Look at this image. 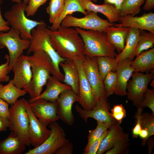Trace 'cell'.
Here are the masks:
<instances>
[{
  "label": "cell",
  "mask_w": 154,
  "mask_h": 154,
  "mask_svg": "<svg viewBox=\"0 0 154 154\" xmlns=\"http://www.w3.org/2000/svg\"><path fill=\"white\" fill-rule=\"evenodd\" d=\"M116 83V72L113 71L109 72L103 81L106 95L107 97L114 93Z\"/></svg>",
  "instance_id": "35"
},
{
  "label": "cell",
  "mask_w": 154,
  "mask_h": 154,
  "mask_svg": "<svg viewBox=\"0 0 154 154\" xmlns=\"http://www.w3.org/2000/svg\"><path fill=\"white\" fill-rule=\"evenodd\" d=\"M147 145L148 153L151 154L154 145V139L153 137H150L147 141Z\"/></svg>",
  "instance_id": "50"
},
{
  "label": "cell",
  "mask_w": 154,
  "mask_h": 154,
  "mask_svg": "<svg viewBox=\"0 0 154 154\" xmlns=\"http://www.w3.org/2000/svg\"><path fill=\"white\" fill-rule=\"evenodd\" d=\"M137 111L133 117L135 119V124L132 129V135L133 138H137L140 131L142 129L141 125V114L143 110V108L139 106L137 107Z\"/></svg>",
  "instance_id": "40"
},
{
  "label": "cell",
  "mask_w": 154,
  "mask_h": 154,
  "mask_svg": "<svg viewBox=\"0 0 154 154\" xmlns=\"http://www.w3.org/2000/svg\"><path fill=\"white\" fill-rule=\"evenodd\" d=\"M2 0H0V4L2 3Z\"/></svg>",
  "instance_id": "56"
},
{
  "label": "cell",
  "mask_w": 154,
  "mask_h": 154,
  "mask_svg": "<svg viewBox=\"0 0 154 154\" xmlns=\"http://www.w3.org/2000/svg\"><path fill=\"white\" fill-rule=\"evenodd\" d=\"M20 32L12 28L7 33L0 34V49L6 47L9 54V73L17 58L23 54L24 51L29 48L31 41L21 38Z\"/></svg>",
  "instance_id": "7"
},
{
  "label": "cell",
  "mask_w": 154,
  "mask_h": 154,
  "mask_svg": "<svg viewBox=\"0 0 154 154\" xmlns=\"http://www.w3.org/2000/svg\"><path fill=\"white\" fill-rule=\"evenodd\" d=\"M154 7V0H145L143 9L145 11H149Z\"/></svg>",
  "instance_id": "49"
},
{
  "label": "cell",
  "mask_w": 154,
  "mask_h": 154,
  "mask_svg": "<svg viewBox=\"0 0 154 154\" xmlns=\"http://www.w3.org/2000/svg\"><path fill=\"white\" fill-rule=\"evenodd\" d=\"M141 125L142 129L147 130L150 137L154 134V115L148 112L141 114Z\"/></svg>",
  "instance_id": "36"
},
{
  "label": "cell",
  "mask_w": 154,
  "mask_h": 154,
  "mask_svg": "<svg viewBox=\"0 0 154 154\" xmlns=\"http://www.w3.org/2000/svg\"><path fill=\"white\" fill-rule=\"evenodd\" d=\"M109 129H106L102 135L98 139L95 141L86 150L84 151V154H96L100 144L103 138L106 135Z\"/></svg>",
  "instance_id": "43"
},
{
  "label": "cell",
  "mask_w": 154,
  "mask_h": 154,
  "mask_svg": "<svg viewBox=\"0 0 154 154\" xmlns=\"http://www.w3.org/2000/svg\"><path fill=\"white\" fill-rule=\"evenodd\" d=\"M11 70L14 74L13 82L16 87L23 89L29 85L32 78V72L31 64L25 55L22 54L17 58Z\"/></svg>",
  "instance_id": "17"
},
{
  "label": "cell",
  "mask_w": 154,
  "mask_h": 154,
  "mask_svg": "<svg viewBox=\"0 0 154 154\" xmlns=\"http://www.w3.org/2000/svg\"><path fill=\"white\" fill-rule=\"evenodd\" d=\"M104 4H108L114 5L115 0H104Z\"/></svg>",
  "instance_id": "52"
},
{
  "label": "cell",
  "mask_w": 154,
  "mask_h": 154,
  "mask_svg": "<svg viewBox=\"0 0 154 154\" xmlns=\"http://www.w3.org/2000/svg\"><path fill=\"white\" fill-rule=\"evenodd\" d=\"M47 29L46 24H41L32 30V37L30 40L31 44L27 54H29L33 53L38 49L43 50L52 61L54 71V76L63 82L64 75L60 71L59 64L67 59L61 57L53 47Z\"/></svg>",
  "instance_id": "4"
},
{
  "label": "cell",
  "mask_w": 154,
  "mask_h": 154,
  "mask_svg": "<svg viewBox=\"0 0 154 154\" xmlns=\"http://www.w3.org/2000/svg\"><path fill=\"white\" fill-rule=\"evenodd\" d=\"M10 125L9 120L8 118L0 116V132L7 130Z\"/></svg>",
  "instance_id": "48"
},
{
  "label": "cell",
  "mask_w": 154,
  "mask_h": 154,
  "mask_svg": "<svg viewBox=\"0 0 154 154\" xmlns=\"http://www.w3.org/2000/svg\"><path fill=\"white\" fill-rule=\"evenodd\" d=\"M110 126L101 122L97 121V126L94 129L89 131L88 136V141L84 151L87 149L96 140L100 138L104 131L109 128Z\"/></svg>",
  "instance_id": "34"
},
{
  "label": "cell",
  "mask_w": 154,
  "mask_h": 154,
  "mask_svg": "<svg viewBox=\"0 0 154 154\" xmlns=\"http://www.w3.org/2000/svg\"><path fill=\"white\" fill-rule=\"evenodd\" d=\"M130 29L129 27H116L113 25L108 27L104 31L108 40L119 53L124 47Z\"/></svg>",
  "instance_id": "24"
},
{
  "label": "cell",
  "mask_w": 154,
  "mask_h": 154,
  "mask_svg": "<svg viewBox=\"0 0 154 154\" xmlns=\"http://www.w3.org/2000/svg\"><path fill=\"white\" fill-rule=\"evenodd\" d=\"M48 0H29L25 9L26 16H33L36 14L39 7L45 4Z\"/></svg>",
  "instance_id": "38"
},
{
  "label": "cell",
  "mask_w": 154,
  "mask_h": 154,
  "mask_svg": "<svg viewBox=\"0 0 154 154\" xmlns=\"http://www.w3.org/2000/svg\"><path fill=\"white\" fill-rule=\"evenodd\" d=\"M3 85L2 84H0V90H1V88L3 87Z\"/></svg>",
  "instance_id": "55"
},
{
  "label": "cell",
  "mask_w": 154,
  "mask_h": 154,
  "mask_svg": "<svg viewBox=\"0 0 154 154\" xmlns=\"http://www.w3.org/2000/svg\"><path fill=\"white\" fill-rule=\"evenodd\" d=\"M9 104L0 97V116L8 118H9Z\"/></svg>",
  "instance_id": "45"
},
{
  "label": "cell",
  "mask_w": 154,
  "mask_h": 154,
  "mask_svg": "<svg viewBox=\"0 0 154 154\" xmlns=\"http://www.w3.org/2000/svg\"><path fill=\"white\" fill-rule=\"evenodd\" d=\"M21 0H11V1L13 2L16 3H18L21 1ZM23 2L27 4L29 2V0H23Z\"/></svg>",
  "instance_id": "53"
},
{
  "label": "cell",
  "mask_w": 154,
  "mask_h": 154,
  "mask_svg": "<svg viewBox=\"0 0 154 154\" xmlns=\"http://www.w3.org/2000/svg\"><path fill=\"white\" fill-rule=\"evenodd\" d=\"M83 60L74 61L77 69L79 82L78 103L84 110H92L96 105L97 100L88 81L82 67Z\"/></svg>",
  "instance_id": "13"
},
{
  "label": "cell",
  "mask_w": 154,
  "mask_h": 154,
  "mask_svg": "<svg viewBox=\"0 0 154 154\" xmlns=\"http://www.w3.org/2000/svg\"><path fill=\"white\" fill-rule=\"evenodd\" d=\"M139 106L143 108L147 107L154 115V90L147 88L144 96L143 99Z\"/></svg>",
  "instance_id": "37"
},
{
  "label": "cell",
  "mask_w": 154,
  "mask_h": 154,
  "mask_svg": "<svg viewBox=\"0 0 154 154\" xmlns=\"http://www.w3.org/2000/svg\"><path fill=\"white\" fill-rule=\"evenodd\" d=\"M9 24L3 18L0 8V34L4 32H7L10 29Z\"/></svg>",
  "instance_id": "46"
},
{
  "label": "cell",
  "mask_w": 154,
  "mask_h": 154,
  "mask_svg": "<svg viewBox=\"0 0 154 154\" xmlns=\"http://www.w3.org/2000/svg\"><path fill=\"white\" fill-rule=\"evenodd\" d=\"M25 99L17 100L9 109V129L26 146L31 145L28 134L29 119L25 104Z\"/></svg>",
  "instance_id": "6"
},
{
  "label": "cell",
  "mask_w": 154,
  "mask_h": 154,
  "mask_svg": "<svg viewBox=\"0 0 154 154\" xmlns=\"http://www.w3.org/2000/svg\"><path fill=\"white\" fill-rule=\"evenodd\" d=\"M64 1L65 0H50L46 10L50 23H54L60 17L64 9Z\"/></svg>",
  "instance_id": "33"
},
{
  "label": "cell",
  "mask_w": 154,
  "mask_h": 154,
  "mask_svg": "<svg viewBox=\"0 0 154 154\" xmlns=\"http://www.w3.org/2000/svg\"><path fill=\"white\" fill-rule=\"evenodd\" d=\"M5 58L7 61L4 64H2L0 65V83L8 82L10 80V77L7 75L9 72V55H5Z\"/></svg>",
  "instance_id": "42"
},
{
  "label": "cell",
  "mask_w": 154,
  "mask_h": 154,
  "mask_svg": "<svg viewBox=\"0 0 154 154\" xmlns=\"http://www.w3.org/2000/svg\"><path fill=\"white\" fill-rule=\"evenodd\" d=\"M140 30L137 29L130 28L123 49L115 57L118 63L127 58L133 60V55L138 44Z\"/></svg>",
  "instance_id": "23"
},
{
  "label": "cell",
  "mask_w": 154,
  "mask_h": 154,
  "mask_svg": "<svg viewBox=\"0 0 154 154\" xmlns=\"http://www.w3.org/2000/svg\"><path fill=\"white\" fill-rule=\"evenodd\" d=\"M142 139L141 145L144 146L146 144V141L150 137L149 131L147 129H142L140 131L139 136Z\"/></svg>",
  "instance_id": "47"
},
{
  "label": "cell",
  "mask_w": 154,
  "mask_h": 154,
  "mask_svg": "<svg viewBox=\"0 0 154 154\" xmlns=\"http://www.w3.org/2000/svg\"><path fill=\"white\" fill-rule=\"evenodd\" d=\"M82 67L97 101L100 98L107 97L103 80L99 71L96 57H91L86 55L82 61Z\"/></svg>",
  "instance_id": "12"
},
{
  "label": "cell",
  "mask_w": 154,
  "mask_h": 154,
  "mask_svg": "<svg viewBox=\"0 0 154 154\" xmlns=\"http://www.w3.org/2000/svg\"><path fill=\"white\" fill-rule=\"evenodd\" d=\"M80 1L82 6L86 11L101 13L111 23L118 21L119 15L118 12L114 5L105 4L97 5L90 0H80Z\"/></svg>",
  "instance_id": "22"
},
{
  "label": "cell",
  "mask_w": 154,
  "mask_h": 154,
  "mask_svg": "<svg viewBox=\"0 0 154 154\" xmlns=\"http://www.w3.org/2000/svg\"><path fill=\"white\" fill-rule=\"evenodd\" d=\"M154 76L153 72L146 74L139 72L133 73L132 79L127 84V95L135 106H139L142 101L148 86Z\"/></svg>",
  "instance_id": "10"
},
{
  "label": "cell",
  "mask_w": 154,
  "mask_h": 154,
  "mask_svg": "<svg viewBox=\"0 0 154 154\" xmlns=\"http://www.w3.org/2000/svg\"><path fill=\"white\" fill-rule=\"evenodd\" d=\"M72 144L69 141L58 148L54 153L55 154H71L73 149Z\"/></svg>",
  "instance_id": "44"
},
{
  "label": "cell",
  "mask_w": 154,
  "mask_h": 154,
  "mask_svg": "<svg viewBox=\"0 0 154 154\" xmlns=\"http://www.w3.org/2000/svg\"><path fill=\"white\" fill-rule=\"evenodd\" d=\"M119 23L113 25L116 27L133 28L147 31L154 33V13H144L140 16L130 15L119 16Z\"/></svg>",
  "instance_id": "18"
},
{
  "label": "cell",
  "mask_w": 154,
  "mask_h": 154,
  "mask_svg": "<svg viewBox=\"0 0 154 154\" xmlns=\"http://www.w3.org/2000/svg\"><path fill=\"white\" fill-rule=\"evenodd\" d=\"M64 73V83L70 86L72 90L79 95L78 75L77 68L74 61L66 60L59 64Z\"/></svg>",
  "instance_id": "25"
},
{
  "label": "cell",
  "mask_w": 154,
  "mask_h": 154,
  "mask_svg": "<svg viewBox=\"0 0 154 154\" xmlns=\"http://www.w3.org/2000/svg\"><path fill=\"white\" fill-rule=\"evenodd\" d=\"M75 109L86 123L89 118H93L97 121L106 124L110 127L114 123L117 122L112 117L109 112L111 110V106L106 97L100 98L95 107L90 110H84L78 105L75 106Z\"/></svg>",
  "instance_id": "11"
},
{
  "label": "cell",
  "mask_w": 154,
  "mask_h": 154,
  "mask_svg": "<svg viewBox=\"0 0 154 154\" xmlns=\"http://www.w3.org/2000/svg\"><path fill=\"white\" fill-rule=\"evenodd\" d=\"M29 104L35 116L46 126L59 119L57 114L56 102L38 99L29 103Z\"/></svg>",
  "instance_id": "16"
},
{
  "label": "cell",
  "mask_w": 154,
  "mask_h": 154,
  "mask_svg": "<svg viewBox=\"0 0 154 154\" xmlns=\"http://www.w3.org/2000/svg\"><path fill=\"white\" fill-rule=\"evenodd\" d=\"M27 5L22 1L16 3L5 12L4 16L11 28L20 31L21 38L30 40L32 30L39 25L46 23L43 20L38 21L28 18L25 14Z\"/></svg>",
  "instance_id": "5"
},
{
  "label": "cell",
  "mask_w": 154,
  "mask_h": 154,
  "mask_svg": "<svg viewBox=\"0 0 154 154\" xmlns=\"http://www.w3.org/2000/svg\"><path fill=\"white\" fill-rule=\"evenodd\" d=\"M98 69L104 81L107 74L110 71L115 72L118 64L115 58L107 56L96 57Z\"/></svg>",
  "instance_id": "31"
},
{
  "label": "cell",
  "mask_w": 154,
  "mask_h": 154,
  "mask_svg": "<svg viewBox=\"0 0 154 154\" xmlns=\"http://www.w3.org/2000/svg\"><path fill=\"white\" fill-rule=\"evenodd\" d=\"M55 76H50L46 84L45 90L35 98H30L28 102H32L38 99H42L51 102L55 103L60 95L65 91L71 89L66 84L62 83Z\"/></svg>",
  "instance_id": "21"
},
{
  "label": "cell",
  "mask_w": 154,
  "mask_h": 154,
  "mask_svg": "<svg viewBox=\"0 0 154 154\" xmlns=\"http://www.w3.org/2000/svg\"><path fill=\"white\" fill-rule=\"evenodd\" d=\"M50 133L48 138L40 145L29 149L25 154H53L57 149L69 141L66 138L64 131L56 121L50 124Z\"/></svg>",
  "instance_id": "9"
},
{
  "label": "cell",
  "mask_w": 154,
  "mask_h": 154,
  "mask_svg": "<svg viewBox=\"0 0 154 154\" xmlns=\"http://www.w3.org/2000/svg\"><path fill=\"white\" fill-rule=\"evenodd\" d=\"M84 44L85 55L92 57L107 56L115 58L116 48L108 40L104 32L76 27Z\"/></svg>",
  "instance_id": "3"
},
{
  "label": "cell",
  "mask_w": 154,
  "mask_h": 154,
  "mask_svg": "<svg viewBox=\"0 0 154 154\" xmlns=\"http://www.w3.org/2000/svg\"><path fill=\"white\" fill-rule=\"evenodd\" d=\"M120 125L116 122L109 127L107 134L100 144L97 154H102L118 144L129 142L128 134L123 131Z\"/></svg>",
  "instance_id": "19"
},
{
  "label": "cell",
  "mask_w": 154,
  "mask_h": 154,
  "mask_svg": "<svg viewBox=\"0 0 154 154\" xmlns=\"http://www.w3.org/2000/svg\"><path fill=\"white\" fill-rule=\"evenodd\" d=\"M78 96L71 89L60 94L56 102L57 114L59 119L69 125H72L74 122L72 106L74 102H78Z\"/></svg>",
  "instance_id": "15"
},
{
  "label": "cell",
  "mask_w": 154,
  "mask_h": 154,
  "mask_svg": "<svg viewBox=\"0 0 154 154\" xmlns=\"http://www.w3.org/2000/svg\"><path fill=\"white\" fill-rule=\"evenodd\" d=\"M125 0H115L114 6L118 12L120 10L121 7Z\"/></svg>",
  "instance_id": "51"
},
{
  "label": "cell",
  "mask_w": 154,
  "mask_h": 154,
  "mask_svg": "<svg viewBox=\"0 0 154 154\" xmlns=\"http://www.w3.org/2000/svg\"><path fill=\"white\" fill-rule=\"evenodd\" d=\"M154 44V33L141 30L138 44L134 51V58L141 52L152 48Z\"/></svg>",
  "instance_id": "30"
},
{
  "label": "cell",
  "mask_w": 154,
  "mask_h": 154,
  "mask_svg": "<svg viewBox=\"0 0 154 154\" xmlns=\"http://www.w3.org/2000/svg\"><path fill=\"white\" fill-rule=\"evenodd\" d=\"M47 31L53 47L61 57L72 61L84 59V42L75 28L60 25L56 30L47 28Z\"/></svg>",
  "instance_id": "1"
},
{
  "label": "cell",
  "mask_w": 154,
  "mask_h": 154,
  "mask_svg": "<svg viewBox=\"0 0 154 154\" xmlns=\"http://www.w3.org/2000/svg\"><path fill=\"white\" fill-rule=\"evenodd\" d=\"M133 60L131 66L134 72L149 71L154 68V48L141 52Z\"/></svg>",
  "instance_id": "26"
},
{
  "label": "cell",
  "mask_w": 154,
  "mask_h": 154,
  "mask_svg": "<svg viewBox=\"0 0 154 154\" xmlns=\"http://www.w3.org/2000/svg\"><path fill=\"white\" fill-rule=\"evenodd\" d=\"M126 111L121 104L114 106L111 109L110 114L119 124H121L123 119L126 116Z\"/></svg>",
  "instance_id": "39"
},
{
  "label": "cell",
  "mask_w": 154,
  "mask_h": 154,
  "mask_svg": "<svg viewBox=\"0 0 154 154\" xmlns=\"http://www.w3.org/2000/svg\"><path fill=\"white\" fill-rule=\"evenodd\" d=\"M129 142L118 144L106 151L105 154H127L129 151Z\"/></svg>",
  "instance_id": "41"
},
{
  "label": "cell",
  "mask_w": 154,
  "mask_h": 154,
  "mask_svg": "<svg viewBox=\"0 0 154 154\" xmlns=\"http://www.w3.org/2000/svg\"><path fill=\"white\" fill-rule=\"evenodd\" d=\"M90 0L91 1H92L94 3H96L98 1V0Z\"/></svg>",
  "instance_id": "54"
},
{
  "label": "cell",
  "mask_w": 154,
  "mask_h": 154,
  "mask_svg": "<svg viewBox=\"0 0 154 154\" xmlns=\"http://www.w3.org/2000/svg\"><path fill=\"white\" fill-rule=\"evenodd\" d=\"M27 92L19 89L13 83L12 79L6 85L3 86L0 90V97L11 105H13L18 98L24 96Z\"/></svg>",
  "instance_id": "29"
},
{
  "label": "cell",
  "mask_w": 154,
  "mask_h": 154,
  "mask_svg": "<svg viewBox=\"0 0 154 154\" xmlns=\"http://www.w3.org/2000/svg\"><path fill=\"white\" fill-rule=\"evenodd\" d=\"M25 57L31 64L32 77L29 85L23 89L33 99L41 94L50 74L54 75V71L50 58L42 50L37 49L32 55Z\"/></svg>",
  "instance_id": "2"
},
{
  "label": "cell",
  "mask_w": 154,
  "mask_h": 154,
  "mask_svg": "<svg viewBox=\"0 0 154 154\" xmlns=\"http://www.w3.org/2000/svg\"><path fill=\"white\" fill-rule=\"evenodd\" d=\"M133 60L129 58L119 63L116 69L117 83L114 93L118 96L127 95V86L135 70L131 66Z\"/></svg>",
  "instance_id": "20"
},
{
  "label": "cell",
  "mask_w": 154,
  "mask_h": 154,
  "mask_svg": "<svg viewBox=\"0 0 154 154\" xmlns=\"http://www.w3.org/2000/svg\"><path fill=\"white\" fill-rule=\"evenodd\" d=\"M25 104L29 119L28 134L31 145L34 148L42 144L49 136L51 131L47 126L41 123L35 116L31 109L28 101Z\"/></svg>",
  "instance_id": "14"
},
{
  "label": "cell",
  "mask_w": 154,
  "mask_h": 154,
  "mask_svg": "<svg viewBox=\"0 0 154 154\" xmlns=\"http://www.w3.org/2000/svg\"><path fill=\"white\" fill-rule=\"evenodd\" d=\"M145 0H125L119 11V16L130 15L133 16L139 13L141 7Z\"/></svg>",
  "instance_id": "32"
},
{
  "label": "cell",
  "mask_w": 154,
  "mask_h": 154,
  "mask_svg": "<svg viewBox=\"0 0 154 154\" xmlns=\"http://www.w3.org/2000/svg\"><path fill=\"white\" fill-rule=\"evenodd\" d=\"M86 11L85 16L80 18L75 17L72 15H67L62 20L60 25L66 27H74L84 30L104 32L108 27L113 26L112 23L108 20H104L100 17L97 13Z\"/></svg>",
  "instance_id": "8"
},
{
  "label": "cell",
  "mask_w": 154,
  "mask_h": 154,
  "mask_svg": "<svg viewBox=\"0 0 154 154\" xmlns=\"http://www.w3.org/2000/svg\"><path fill=\"white\" fill-rule=\"evenodd\" d=\"M26 146L11 132L8 137L0 141V154H21Z\"/></svg>",
  "instance_id": "27"
},
{
  "label": "cell",
  "mask_w": 154,
  "mask_h": 154,
  "mask_svg": "<svg viewBox=\"0 0 154 154\" xmlns=\"http://www.w3.org/2000/svg\"><path fill=\"white\" fill-rule=\"evenodd\" d=\"M76 12H80L85 15L87 13L82 6L80 0H65L63 11L57 21L52 24L50 29L52 31L56 30L60 26L62 20L67 15H72Z\"/></svg>",
  "instance_id": "28"
}]
</instances>
